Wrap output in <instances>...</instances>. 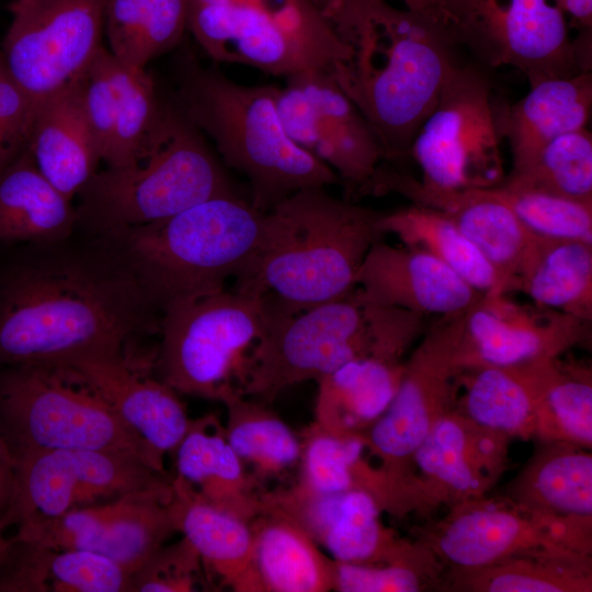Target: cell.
<instances>
[{
    "label": "cell",
    "mask_w": 592,
    "mask_h": 592,
    "mask_svg": "<svg viewBox=\"0 0 592 592\" xmlns=\"http://www.w3.org/2000/svg\"><path fill=\"white\" fill-rule=\"evenodd\" d=\"M161 316L113 235L0 243V366L135 355Z\"/></svg>",
    "instance_id": "obj_1"
},
{
    "label": "cell",
    "mask_w": 592,
    "mask_h": 592,
    "mask_svg": "<svg viewBox=\"0 0 592 592\" xmlns=\"http://www.w3.org/2000/svg\"><path fill=\"white\" fill-rule=\"evenodd\" d=\"M333 27L350 50L332 71L338 83L385 159L408 155L456 64L452 42L432 16L388 0H349Z\"/></svg>",
    "instance_id": "obj_2"
},
{
    "label": "cell",
    "mask_w": 592,
    "mask_h": 592,
    "mask_svg": "<svg viewBox=\"0 0 592 592\" xmlns=\"http://www.w3.org/2000/svg\"><path fill=\"white\" fill-rule=\"evenodd\" d=\"M383 215L323 186L297 191L265 213L236 291L269 297L285 315L349 295L367 252L386 236Z\"/></svg>",
    "instance_id": "obj_3"
},
{
    "label": "cell",
    "mask_w": 592,
    "mask_h": 592,
    "mask_svg": "<svg viewBox=\"0 0 592 592\" xmlns=\"http://www.w3.org/2000/svg\"><path fill=\"white\" fill-rule=\"evenodd\" d=\"M173 101L214 145L221 163L242 174L250 203L269 212L299 190L340 183L337 174L298 147L277 111L276 86H246L186 50L180 56Z\"/></svg>",
    "instance_id": "obj_4"
},
{
    "label": "cell",
    "mask_w": 592,
    "mask_h": 592,
    "mask_svg": "<svg viewBox=\"0 0 592 592\" xmlns=\"http://www.w3.org/2000/svg\"><path fill=\"white\" fill-rule=\"evenodd\" d=\"M424 322L414 312L369 303L355 288L342 298L296 314L276 311L251 350L237 388L270 405L286 388L317 382L356 358L402 362L422 334Z\"/></svg>",
    "instance_id": "obj_5"
},
{
    "label": "cell",
    "mask_w": 592,
    "mask_h": 592,
    "mask_svg": "<svg viewBox=\"0 0 592 592\" xmlns=\"http://www.w3.org/2000/svg\"><path fill=\"white\" fill-rule=\"evenodd\" d=\"M240 195L205 136L174 101L164 102L132 162L96 171L77 194V224L102 234L167 219L196 204Z\"/></svg>",
    "instance_id": "obj_6"
},
{
    "label": "cell",
    "mask_w": 592,
    "mask_h": 592,
    "mask_svg": "<svg viewBox=\"0 0 592 592\" xmlns=\"http://www.w3.org/2000/svg\"><path fill=\"white\" fill-rule=\"evenodd\" d=\"M266 212L241 195L196 204L113 235L163 311L226 289L254 252Z\"/></svg>",
    "instance_id": "obj_7"
},
{
    "label": "cell",
    "mask_w": 592,
    "mask_h": 592,
    "mask_svg": "<svg viewBox=\"0 0 592 592\" xmlns=\"http://www.w3.org/2000/svg\"><path fill=\"white\" fill-rule=\"evenodd\" d=\"M0 430L13 457L44 449L132 455L166 474L164 456L72 366H0Z\"/></svg>",
    "instance_id": "obj_8"
},
{
    "label": "cell",
    "mask_w": 592,
    "mask_h": 592,
    "mask_svg": "<svg viewBox=\"0 0 592 592\" xmlns=\"http://www.w3.org/2000/svg\"><path fill=\"white\" fill-rule=\"evenodd\" d=\"M187 31L216 62L291 77L331 70L349 47L310 0L189 3Z\"/></svg>",
    "instance_id": "obj_9"
},
{
    "label": "cell",
    "mask_w": 592,
    "mask_h": 592,
    "mask_svg": "<svg viewBox=\"0 0 592 592\" xmlns=\"http://www.w3.org/2000/svg\"><path fill=\"white\" fill-rule=\"evenodd\" d=\"M274 306L264 296L220 291L162 311L153 374L178 394L218 400L241 384L249 354L266 332Z\"/></svg>",
    "instance_id": "obj_10"
},
{
    "label": "cell",
    "mask_w": 592,
    "mask_h": 592,
    "mask_svg": "<svg viewBox=\"0 0 592 592\" xmlns=\"http://www.w3.org/2000/svg\"><path fill=\"white\" fill-rule=\"evenodd\" d=\"M433 18L453 45L530 83L591 71V39H571L554 0H437Z\"/></svg>",
    "instance_id": "obj_11"
},
{
    "label": "cell",
    "mask_w": 592,
    "mask_h": 592,
    "mask_svg": "<svg viewBox=\"0 0 592 592\" xmlns=\"http://www.w3.org/2000/svg\"><path fill=\"white\" fill-rule=\"evenodd\" d=\"M500 143L489 81L455 64L412 141L422 177L411 182L426 192L496 187L505 179Z\"/></svg>",
    "instance_id": "obj_12"
},
{
    "label": "cell",
    "mask_w": 592,
    "mask_h": 592,
    "mask_svg": "<svg viewBox=\"0 0 592 592\" xmlns=\"http://www.w3.org/2000/svg\"><path fill=\"white\" fill-rule=\"evenodd\" d=\"M171 479L123 453L92 449L25 453L15 457L13 493L0 528L24 530L75 509L168 486Z\"/></svg>",
    "instance_id": "obj_13"
},
{
    "label": "cell",
    "mask_w": 592,
    "mask_h": 592,
    "mask_svg": "<svg viewBox=\"0 0 592 592\" xmlns=\"http://www.w3.org/2000/svg\"><path fill=\"white\" fill-rule=\"evenodd\" d=\"M105 0H13L0 54L38 104L76 80L102 44Z\"/></svg>",
    "instance_id": "obj_14"
},
{
    "label": "cell",
    "mask_w": 592,
    "mask_h": 592,
    "mask_svg": "<svg viewBox=\"0 0 592 592\" xmlns=\"http://www.w3.org/2000/svg\"><path fill=\"white\" fill-rule=\"evenodd\" d=\"M465 315V314H464ZM464 315L441 317L405 362L398 389L386 411L364 432L366 449L397 488L406 464L433 424L452 411L456 399L458 349Z\"/></svg>",
    "instance_id": "obj_15"
},
{
    "label": "cell",
    "mask_w": 592,
    "mask_h": 592,
    "mask_svg": "<svg viewBox=\"0 0 592 592\" xmlns=\"http://www.w3.org/2000/svg\"><path fill=\"white\" fill-rule=\"evenodd\" d=\"M285 80L276 104L288 137L328 166L348 192L368 194L384 150L333 72L311 69Z\"/></svg>",
    "instance_id": "obj_16"
},
{
    "label": "cell",
    "mask_w": 592,
    "mask_h": 592,
    "mask_svg": "<svg viewBox=\"0 0 592 592\" xmlns=\"http://www.w3.org/2000/svg\"><path fill=\"white\" fill-rule=\"evenodd\" d=\"M171 493V482L130 492L16 531L13 538L52 549L94 551L134 574L177 533L169 512Z\"/></svg>",
    "instance_id": "obj_17"
},
{
    "label": "cell",
    "mask_w": 592,
    "mask_h": 592,
    "mask_svg": "<svg viewBox=\"0 0 592 592\" xmlns=\"http://www.w3.org/2000/svg\"><path fill=\"white\" fill-rule=\"evenodd\" d=\"M508 295H483L464 315L458 349L462 369L554 360L587 339L590 321L520 304Z\"/></svg>",
    "instance_id": "obj_18"
},
{
    "label": "cell",
    "mask_w": 592,
    "mask_h": 592,
    "mask_svg": "<svg viewBox=\"0 0 592 592\" xmlns=\"http://www.w3.org/2000/svg\"><path fill=\"white\" fill-rule=\"evenodd\" d=\"M261 499L265 508L294 521L335 561L379 563L398 558L409 547L383 525L379 503L362 489L319 493L295 482L263 490Z\"/></svg>",
    "instance_id": "obj_19"
},
{
    "label": "cell",
    "mask_w": 592,
    "mask_h": 592,
    "mask_svg": "<svg viewBox=\"0 0 592 592\" xmlns=\"http://www.w3.org/2000/svg\"><path fill=\"white\" fill-rule=\"evenodd\" d=\"M434 549L463 569H475L509 558L546 555L582 558L555 527L526 509L480 499L456 504L439 527Z\"/></svg>",
    "instance_id": "obj_20"
},
{
    "label": "cell",
    "mask_w": 592,
    "mask_h": 592,
    "mask_svg": "<svg viewBox=\"0 0 592 592\" xmlns=\"http://www.w3.org/2000/svg\"><path fill=\"white\" fill-rule=\"evenodd\" d=\"M355 291L373 304L440 318L464 315L483 296L428 251L383 240L367 252Z\"/></svg>",
    "instance_id": "obj_21"
},
{
    "label": "cell",
    "mask_w": 592,
    "mask_h": 592,
    "mask_svg": "<svg viewBox=\"0 0 592 592\" xmlns=\"http://www.w3.org/2000/svg\"><path fill=\"white\" fill-rule=\"evenodd\" d=\"M508 435L483 428L458 412L442 415L411 458L421 478L408 481L401 494L418 481L421 492L455 504L480 499L500 476Z\"/></svg>",
    "instance_id": "obj_22"
},
{
    "label": "cell",
    "mask_w": 592,
    "mask_h": 592,
    "mask_svg": "<svg viewBox=\"0 0 592 592\" xmlns=\"http://www.w3.org/2000/svg\"><path fill=\"white\" fill-rule=\"evenodd\" d=\"M156 351L145 355L95 356L73 361L76 368L153 449L175 451L191 419L179 394L153 374Z\"/></svg>",
    "instance_id": "obj_23"
},
{
    "label": "cell",
    "mask_w": 592,
    "mask_h": 592,
    "mask_svg": "<svg viewBox=\"0 0 592 592\" xmlns=\"http://www.w3.org/2000/svg\"><path fill=\"white\" fill-rule=\"evenodd\" d=\"M382 189L445 214L494 267L504 293L514 292L516 275L536 236L492 187L426 192L415 187L409 175L390 170Z\"/></svg>",
    "instance_id": "obj_24"
},
{
    "label": "cell",
    "mask_w": 592,
    "mask_h": 592,
    "mask_svg": "<svg viewBox=\"0 0 592 592\" xmlns=\"http://www.w3.org/2000/svg\"><path fill=\"white\" fill-rule=\"evenodd\" d=\"M511 105L494 106L501 140L512 153L511 173L525 169L554 138L587 127L592 106V75L582 71L544 78Z\"/></svg>",
    "instance_id": "obj_25"
},
{
    "label": "cell",
    "mask_w": 592,
    "mask_h": 592,
    "mask_svg": "<svg viewBox=\"0 0 592 592\" xmlns=\"http://www.w3.org/2000/svg\"><path fill=\"white\" fill-rule=\"evenodd\" d=\"M169 512L177 533L198 553L209 584L252 592L254 536L251 522L221 510L173 476Z\"/></svg>",
    "instance_id": "obj_26"
},
{
    "label": "cell",
    "mask_w": 592,
    "mask_h": 592,
    "mask_svg": "<svg viewBox=\"0 0 592 592\" xmlns=\"http://www.w3.org/2000/svg\"><path fill=\"white\" fill-rule=\"evenodd\" d=\"M79 77L37 104L29 145L41 173L71 201L102 161L83 112Z\"/></svg>",
    "instance_id": "obj_27"
},
{
    "label": "cell",
    "mask_w": 592,
    "mask_h": 592,
    "mask_svg": "<svg viewBox=\"0 0 592 592\" xmlns=\"http://www.w3.org/2000/svg\"><path fill=\"white\" fill-rule=\"evenodd\" d=\"M174 453V476L213 505L249 522L263 511V490L230 446L215 414L191 419Z\"/></svg>",
    "instance_id": "obj_28"
},
{
    "label": "cell",
    "mask_w": 592,
    "mask_h": 592,
    "mask_svg": "<svg viewBox=\"0 0 592 592\" xmlns=\"http://www.w3.org/2000/svg\"><path fill=\"white\" fill-rule=\"evenodd\" d=\"M133 574L116 561L84 549H52L12 538L0 566L4 592H133Z\"/></svg>",
    "instance_id": "obj_29"
},
{
    "label": "cell",
    "mask_w": 592,
    "mask_h": 592,
    "mask_svg": "<svg viewBox=\"0 0 592 592\" xmlns=\"http://www.w3.org/2000/svg\"><path fill=\"white\" fill-rule=\"evenodd\" d=\"M251 526L252 592L332 591L334 560L294 521L263 506Z\"/></svg>",
    "instance_id": "obj_30"
},
{
    "label": "cell",
    "mask_w": 592,
    "mask_h": 592,
    "mask_svg": "<svg viewBox=\"0 0 592 592\" xmlns=\"http://www.w3.org/2000/svg\"><path fill=\"white\" fill-rule=\"evenodd\" d=\"M551 361L463 369L458 383L465 389L457 412L508 436L535 434L540 392Z\"/></svg>",
    "instance_id": "obj_31"
},
{
    "label": "cell",
    "mask_w": 592,
    "mask_h": 592,
    "mask_svg": "<svg viewBox=\"0 0 592 592\" xmlns=\"http://www.w3.org/2000/svg\"><path fill=\"white\" fill-rule=\"evenodd\" d=\"M516 504L545 522L588 533L592 515V456L579 446L558 443L539 455L516 487Z\"/></svg>",
    "instance_id": "obj_32"
},
{
    "label": "cell",
    "mask_w": 592,
    "mask_h": 592,
    "mask_svg": "<svg viewBox=\"0 0 592 592\" xmlns=\"http://www.w3.org/2000/svg\"><path fill=\"white\" fill-rule=\"evenodd\" d=\"M405 362L379 357L353 360L317 380L314 409L318 425L339 433H362L388 408Z\"/></svg>",
    "instance_id": "obj_33"
},
{
    "label": "cell",
    "mask_w": 592,
    "mask_h": 592,
    "mask_svg": "<svg viewBox=\"0 0 592 592\" xmlns=\"http://www.w3.org/2000/svg\"><path fill=\"white\" fill-rule=\"evenodd\" d=\"M76 226L72 201L41 173L29 149L0 173V243L56 239Z\"/></svg>",
    "instance_id": "obj_34"
},
{
    "label": "cell",
    "mask_w": 592,
    "mask_h": 592,
    "mask_svg": "<svg viewBox=\"0 0 592 592\" xmlns=\"http://www.w3.org/2000/svg\"><path fill=\"white\" fill-rule=\"evenodd\" d=\"M514 291L533 304L592 320V244L534 239L520 267Z\"/></svg>",
    "instance_id": "obj_35"
},
{
    "label": "cell",
    "mask_w": 592,
    "mask_h": 592,
    "mask_svg": "<svg viewBox=\"0 0 592 592\" xmlns=\"http://www.w3.org/2000/svg\"><path fill=\"white\" fill-rule=\"evenodd\" d=\"M301 456L296 482L319 493L362 489L388 510L392 488L382 468L372 467L364 458L366 444L361 433L329 431L311 422L299 436Z\"/></svg>",
    "instance_id": "obj_36"
},
{
    "label": "cell",
    "mask_w": 592,
    "mask_h": 592,
    "mask_svg": "<svg viewBox=\"0 0 592 592\" xmlns=\"http://www.w3.org/2000/svg\"><path fill=\"white\" fill-rule=\"evenodd\" d=\"M218 400L227 412L226 437L260 486L299 465L300 437L269 405L231 385L220 391Z\"/></svg>",
    "instance_id": "obj_37"
},
{
    "label": "cell",
    "mask_w": 592,
    "mask_h": 592,
    "mask_svg": "<svg viewBox=\"0 0 592 592\" xmlns=\"http://www.w3.org/2000/svg\"><path fill=\"white\" fill-rule=\"evenodd\" d=\"M187 15L189 0H105L107 49L122 65L144 69L182 43Z\"/></svg>",
    "instance_id": "obj_38"
},
{
    "label": "cell",
    "mask_w": 592,
    "mask_h": 592,
    "mask_svg": "<svg viewBox=\"0 0 592 592\" xmlns=\"http://www.w3.org/2000/svg\"><path fill=\"white\" fill-rule=\"evenodd\" d=\"M382 226L386 235L441 260L482 295L505 294L494 267L442 212L411 204L384 213Z\"/></svg>",
    "instance_id": "obj_39"
},
{
    "label": "cell",
    "mask_w": 592,
    "mask_h": 592,
    "mask_svg": "<svg viewBox=\"0 0 592 592\" xmlns=\"http://www.w3.org/2000/svg\"><path fill=\"white\" fill-rule=\"evenodd\" d=\"M536 433L551 442L591 446L592 384L588 369L562 367L557 358L550 362L538 402Z\"/></svg>",
    "instance_id": "obj_40"
},
{
    "label": "cell",
    "mask_w": 592,
    "mask_h": 592,
    "mask_svg": "<svg viewBox=\"0 0 592 592\" xmlns=\"http://www.w3.org/2000/svg\"><path fill=\"white\" fill-rule=\"evenodd\" d=\"M503 183L592 203V135L587 127L550 140L525 169Z\"/></svg>",
    "instance_id": "obj_41"
},
{
    "label": "cell",
    "mask_w": 592,
    "mask_h": 592,
    "mask_svg": "<svg viewBox=\"0 0 592 592\" xmlns=\"http://www.w3.org/2000/svg\"><path fill=\"white\" fill-rule=\"evenodd\" d=\"M581 559L546 555L509 558L475 569H465L468 587L489 592L590 591L591 580Z\"/></svg>",
    "instance_id": "obj_42"
},
{
    "label": "cell",
    "mask_w": 592,
    "mask_h": 592,
    "mask_svg": "<svg viewBox=\"0 0 592 592\" xmlns=\"http://www.w3.org/2000/svg\"><path fill=\"white\" fill-rule=\"evenodd\" d=\"M115 89V139L107 167L134 161L147 145L162 113L164 101L146 68H129L115 58L112 65Z\"/></svg>",
    "instance_id": "obj_43"
},
{
    "label": "cell",
    "mask_w": 592,
    "mask_h": 592,
    "mask_svg": "<svg viewBox=\"0 0 592 592\" xmlns=\"http://www.w3.org/2000/svg\"><path fill=\"white\" fill-rule=\"evenodd\" d=\"M492 190L535 236L592 244V203L503 182Z\"/></svg>",
    "instance_id": "obj_44"
},
{
    "label": "cell",
    "mask_w": 592,
    "mask_h": 592,
    "mask_svg": "<svg viewBox=\"0 0 592 592\" xmlns=\"http://www.w3.org/2000/svg\"><path fill=\"white\" fill-rule=\"evenodd\" d=\"M203 561L191 545L180 540L159 547L133 574V592H192L208 587Z\"/></svg>",
    "instance_id": "obj_45"
},
{
    "label": "cell",
    "mask_w": 592,
    "mask_h": 592,
    "mask_svg": "<svg viewBox=\"0 0 592 592\" xmlns=\"http://www.w3.org/2000/svg\"><path fill=\"white\" fill-rule=\"evenodd\" d=\"M114 57L103 45L79 77L83 112L101 160L109 163L115 139Z\"/></svg>",
    "instance_id": "obj_46"
},
{
    "label": "cell",
    "mask_w": 592,
    "mask_h": 592,
    "mask_svg": "<svg viewBox=\"0 0 592 592\" xmlns=\"http://www.w3.org/2000/svg\"><path fill=\"white\" fill-rule=\"evenodd\" d=\"M419 553L410 548L400 557L379 563L334 560L333 589L338 592H417L423 579Z\"/></svg>",
    "instance_id": "obj_47"
},
{
    "label": "cell",
    "mask_w": 592,
    "mask_h": 592,
    "mask_svg": "<svg viewBox=\"0 0 592 592\" xmlns=\"http://www.w3.org/2000/svg\"><path fill=\"white\" fill-rule=\"evenodd\" d=\"M37 103L15 82L0 54V173L29 149Z\"/></svg>",
    "instance_id": "obj_48"
},
{
    "label": "cell",
    "mask_w": 592,
    "mask_h": 592,
    "mask_svg": "<svg viewBox=\"0 0 592 592\" xmlns=\"http://www.w3.org/2000/svg\"><path fill=\"white\" fill-rule=\"evenodd\" d=\"M15 478V458L0 430V522L10 504Z\"/></svg>",
    "instance_id": "obj_49"
},
{
    "label": "cell",
    "mask_w": 592,
    "mask_h": 592,
    "mask_svg": "<svg viewBox=\"0 0 592 592\" xmlns=\"http://www.w3.org/2000/svg\"><path fill=\"white\" fill-rule=\"evenodd\" d=\"M561 11L572 18L579 26L590 31L592 23V0H554Z\"/></svg>",
    "instance_id": "obj_50"
},
{
    "label": "cell",
    "mask_w": 592,
    "mask_h": 592,
    "mask_svg": "<svg viewBox=\"0 0 592 592\" xmlns=\"http://www.w3.org/2000/svg\"><path fill=\"white\" fill-rule=\"evenodd\" d=\"M322 15L333 25L342 12L346 0H310Z\"/></svg>",
    "instance_id": "obj_51"
},
{
    "label": "cell",
    "mask_w": 592,
    "mask_h": 592,
    "mask_svg": "<svg viewBox=\"0 0 592 592\" xmlns=\"http://www.w3.org/2000/svg\"><path fill=\"white\" fill-rule=\"evenodd\" d=\"M389 1V0H388ZM402 3L403 8L417 12L433 16L434 9L437 0H398Z\"/></svg>",
    "instance_id": "obj_52"
},
{
    "label": "cell",
    "mask_w": 592,
    "mask_h": 592,
    "mask_svg": "<svg viewBox=\"0 0 592 592\" xmlns=\"http://www.w3.org/2000/svg\"><path fill=\"white\" fill-rule=\"evenodd\" d=\"M12 547V538H7L0 528V566L7 560Z\"/></svg>",
    "instance_id": "obj_53"
},
{
    "label": "cell",
    "mask_w": 592,
    "mask_h": 592,
    "mask_svg": "<svg viewBox=\"0 0 592 592\" xmlns=\"http://www.w3.org/2000/svg\"><path fill=\"white\" fill-rule=\"evenodd\" d=\"M234 1H246V0H189V3L195 4H212V3H226Z\"/></svg>",
    "instance_id": "obj_54"
}]
</instances>
